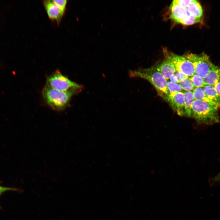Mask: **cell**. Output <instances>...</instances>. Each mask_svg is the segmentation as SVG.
Masks as SVG:
<instances>
[{
	"label": "cell",
	"instance_id": "obj_23",
	"mask_svg": "<svg viewBox=\"0 0 220 220\" xmlns=\"http://www.w3.org/2000/svg\"><path fill=\"white\" fill-rule=\"evenodd\" d=\"M175 74L178 77L179 82L184 79L188 77L182 72L177 71L175 72Z\"/></svg>",
	"mask_w": 220,
	"mask_h": 220
},
{
	"label": "cell",
	"instance_id": "obj_7",
	"mask_svg": "<svg viewBox=\"0 0 220 220\" xmlns=\"http://www.w3.org/2000/svg\"><path fill=\"white\" fill-rule=\"evenodd\" d=\"M166 99L178 115H185L184 93L179 92L169 94L166 96Z\"/></svg>",
	"mask_w": 220,
	"mask_h": 220
},
{
	"label": "cell",
	"instance_id": "obj_15",
	"mask_svg": "<svg viewBox=\"0 0 220 220\" xmlns=\"http://www.w3.org/2000/svg\"><path fill=\"white\" fill-rule=\"evenodd\" d=\"M193 93L195 100L205 101L216 106L208 98L202 87L195 88L193 90Z\"/></svg>",
	"mask_w": 220,
	"mask_h": 220
},
{
	"label": "cell",
	"instance_id": "obj_18",
	"mask_svg": "<svg viewBox=\"0 0 220 220\" xmlns=\"http://www.w3.org/2000/svg\"><path fill=\"white\" fill-rule=\"evenodd\" d=\"M189 78L195 88H203L206 85L204 79L195 74Z\"/></svg>",
	"mask_w": 220,
	"mask_h": 220
},
{
	"label": "cell",
	"instance_id": "obj_5",
	"mask_svg": "<svg viewBox=\"0 0 220 220\" xmlns=\"http://www.w3.org/2000/svg\"><path fill=\"white\" fill-rule=\"evenodd\" d=\"M183 55L193 63L195 68V74L204 79L214 65L209 57L204 53L199 55L190 53Z\"/></svg>",
	"mask_w": 220,
	"mask_h": 220
},
{
	"label": "cell",
	"instance_id": "obj_20",
	"mask_svg": "<svg viewBox=\"0 0 220 220\" xmlns=\"http://www.w3.org/2000/svg\"><path fill=\"white\" fill-rule=\"evenodd\" d=\"M52 1L61 9L65 12L67 3V0H53Z\"/></svg>",
	"mask_w": 220,
	"mask_h": 220
},
{
	"label": "cell",
	"instance_id": "obj_1",
	"mask_svg": "<svg viewBox=\"0 0 220 220\" xmlns=\"http://www.w3.org/2000/svg\"><path fill=\"white\" fill-rule=\"evenodd\" d=\"M218 107L210 103L195 100L192 106V116L200 123L211 125L220 122Z\"/></svg>",
	"mask_w": 220,
	"mask_h": 220
},
{
	"label": "cell",
	"instance_id": "obj_12",
	"mask_svg": "<svg viewBox=\"0 0 220 220\" xmlns=\"http://www.w3.org/2000/svg\"><path fill=\"white\" fill-rule=\"evenodd\" d=\"M208 98L218 107L220 106V96L217 93L214 86L206 85L203 87Z\"/></svg>",
	"mask_w": 220,
	"mask_h": 220
},
{
	"label": "cell",
	"instance_id": "obj_8",
	"mask_svg": "<svg viewBox=\"0 0 220 220\" xmlns=\"http://www.w3.org/2000/svg\"><path fill=\"white\" fill-rule=\"evenodd\" d=\"M43 5L49 18L56 21L59 23L60 22L64 12L52 0H45Z\"/></svg>",
	"mask_w": 220,
	"mask_h": 220
},
{
	"label": "cell",
	"instance_id": "obj_11",
	"mask_svg": "<svg viewBox=\"0 0 220 220\" xmlns=\"http://www.w3.org/2000/svg\"><path fill=\"white\" fill-rule=\"evenodd\" d=\"M204 79L206 85L214 86L220 81V68L214 64Z\"/></svg>",
	"mask_w": 220,
	"mask_h": 220
},
{
	"label": "cell",
	"instance_id": "obj_6",
	"mask_svg": "<svg viewBox=\"0 0 220 220\" xmlns=\"http://www.w3.org/2000/svg\"><path fill=\"white\" fill-rule=\"evenodd\" d=\"M163 51L165 57L173 63L177 71L182 72L189 77L195 74L193 63L183 55L180 56L167 51Z\"/></svg>",
	"mask_w": 220,
	"mask_h": 220
},
{
	"label": "cell",
	"instance_id": "obj_25",
	"mask_svg": "<svg viewBox=\"0 0 220 220\" xmlns=\"http://www.w3.org/2000/svg\"><path fill=\"white\" fill-rule=\"evenodd\" d=\"M169 79L170 81V82L172 83L178 84L179 82V81L175 73L173 74L170 77Z\"/></svg>",
	"mask_w": 220,
	"mask_h": 220
},
{
	"label": "cell",
	"instance_id": "obj_21",
	"mask_svg": "<svg viewBox=\"0 0 220 220\" xmlns=\"http://www.w3.org/2000/svg\"><path fill=\"white\" fill-rule=\"evenodd\" d=\"M191 0H174L173 1L174 2L180 6L186 8L190 4Z\"/></svg>",
	"mask_w": 220,
	"mask_h": 220
},
{
	"label": "cell",
	"instance_id": "obj_14",
	"mask_svg": "<svg viewBox=\"0 0 220 220\" xmlns=\"http://www.w3.org/2000/svg\"><path fill=\"white\" fill-rule=\"evenodd\" d=\"M184 93V109L185 114L188 116H192V108L195 101L193 92L186 91Z\"/></svg>",
	"mask_w": 220,
	"mask_h": 220
},
{
	"label": "cell",
	"instance_id": "obj_10",
	"mask_svg": "<svg viewBox=\"0 0 220 220\" xmlns=\"http://www.w3.org/2000/svg\"><path fill=\"white\" fill-rule=\"evenodd\" d=\"M156 68L158 71L166 80L169 79L170 77L177 71L173 63L166 57L162 63L157 65Z\"/></svg>",
	"mask_w": 220,
	"mask_h": 220
},
{
	"label": "cell",
	"instance_id": "obj_3",
	"mask_svg": "<svg viewBox=\"0 0 220 220\" xmlns=\"http://www.w3.org/2000/svg\"><path fill=\"white\" fill-rule=\"evenodd\" d=\"M46 86L73 95L81 93L84 89L83 85L71 81L59 70H56L48 76Z\"/></svg>",
	"mask_w": 220,
	"mask_h": 220
},
{
	"label": "cell",
	"instance_id": "obj_24",
	"mask_svg": "<svg viewBox=\"0 0 220 220\" xmlns=\"http://www.w3.org/2000/svg\"><path fill=\"white\" fill-rule=\"evenodd\" d=\"M9 190L17 191V189L14 188L5 187L0 186V195L3 192Z\"/></svg>",
	"mask_w": 220,
	"mask_h": 220
},
{
	"label": "cell",
	"instance_id": "obj_2",
	"mask_svg": "<svg viewBox=\"0 0 220 220\" xmlns=\"http://www.w3.org/2000/svg\"><path fill=\"white\" fill-rule=\"evenodd\" d=\"M128 74L130 78L138 77L148 81L161 95H164L167 96L169 94L167 80L158 71L156 67L130 70Z\"/></svg>",
	"mask_w": 220,
	"mask_h": 220
},
{
	"label": "cell",
	"instance_id": "obj_13",
	"mask_svg": "<svg viewBox=\"0 0 220 220\" xmlns=\"http://www.w3.org/2000/svg\"><path fill=\"white\" fill-rule=\"evenodd\" d=\"M187 9L191 16L201 18L202 17L203 11L202 7L200 3L195 0H191Z\"/></svg>",
	"mask_w": 220,
	"mask_h": 220
},
{
	"label": "cell",
	"instance_id": "obj_19",
	"mask_svg": "<svg viewBox=\"0 0 220 220\" xmlns=\"http://www.w3.org/2000/svg\"><path fill=\"white\" fill-rule=\"evenodd\" d=\"M167 86L169 94L175 92H181L182 90L179 84L174 83L170 82H167Z\"/></svg>",
	"mask_w": 220,
	"mask_h": 220
},
{
	"label": "cell",
	"instance_id": "obj_17",
	"mask_svg": "<svg viewBox=\"0 0 220 220\" xmlns=\"http://www.w3.org/2000/svg\"><path fill=\"white\" fill-rule=\"evenodd\" d=\"M201 20V18L193 16H190L177 21V23L183 25H189L200 22Z\"/></svg>",
	"mask_w": 220,
	"mask_h": 220
},
{
	"label": "cell",
	"instance_id": "obj_16",
	"mask_svg": "<svg viewBox=\"0 0 220 220\" xmlns=\"http://www.w3.org/2000/svg\"><path fill=\"white\" fill-rule=\"evenodd\" d=\"M179 85L182 89L186 91H191L194 86L189 78L187 77L180 81Z\"/></svg>",
	"mask_w": 220,
	"mask_h": 220
},
{
	"label": "cell",
	"instance_id": "obj_22",
	"mask_svg": "<svg viewBox=\"0 0 220 220\" xmlns=\"http://www.w3.org/2000/svg\"><path fill=\"white\" fill-rule=\"evenodd\" d=\"M220 183V172L215 176L212 178L210 181V183L211 185L218 184Z\"/></svg>",
	"mask_w": 220,
	"mask_h": 220
},
{
	"label": "cell",
	"instance_id": "obj_4",
	"mask_svg": "<svg viewBox=\"0 0 220 220\" xmlns=\"http://www.w3.org/2000/svg\"><path fill=\"white\" fill-rule=\"evenodd\" d=\"M42 95L46 104L57 111L63 110L69 105L72 94L59 90L45 86Z\"/></svg>",
	"mask_w": 220,
	"mask_h": 220
},
{
	"label": "cell",
	"instance_id": "obj_26",
	"mask_svg": "<svg viewBox=\"0 0 220 220\" xmlns=\"http://www.w3.org/2000/svg\"><path fill=\"white\" fill-rule=\"evenodd\" d=\"M214 87L217 93L220 96V81L214 86Z\"/></svg>",
	"mask_w": 220,
	"mask_h": 220
},
{
	"label": "cell",
	"instance_id": "obj_9",
	"mask_svg": "<svg viewBox=\"0 0 220 220\" xmlns=\"http://www.w3.org/2000/svg\"><path fill=\"white\" fill-rule=\"evenodd\" d=\"M171 18L177 22L191 16L186 9L182 7L172 1L169 8Z\"/></svg>",
	"mask_w": 220,
	"mask_h": 220
}]
</instances>
